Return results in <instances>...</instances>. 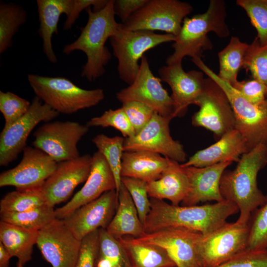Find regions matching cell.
<instances>
[{
    "label": "cell",
    "mask_w": 267,
    "mask_h": 267,
    "mask_svg": "<svg viewBox=\"0 0 267 267\" xmlns=\"http://www.w3.org/2000/svg\"><path fill=\"white\" fill-rule=\"evenodd\" d=\"M151 209L144 224L145 233L170 227H182L206 235L226 222L237 213L238 206L224 199L214 204L179 206L151 198Z\"/></svg>",
    "instance_id": "6da1fadb"
},
{
    "label": "cell",
    "mask_w": 267,
    "mask_h": 267,
    "mask_svg": "<svg viewBox=\"0 0 267 267\" xmlns=\"http://www.w3.org/2000/svg\"><path fill=\"white\" fill-rule=\"evenodd\" d=\"M86 11L88 16L86 24L81 28L78 38L64 46L63 52L68 55L75 51H83L87 56V62L81 76L93 82L105 72V67L112 57L105 44L116 33L120 23L115 20L114 0H109L99 11H94L89 7Z\"/></svg>",
    "instance_id": "7a4b0ae2"
},
{
    "label": "cell",
    "mask_w": 267,
    "mask_h": 267,
    "mask_svg": "<svg viewBox=\"0 0 267 267\" xmlns=\"http://www.w3.org/2000/svg\"><path fill=\"white\" fill-rule=\"evenodd\" d=\"M266 165L267 144H261L243 154L234 170H225L222 176L221 194L238 206L239 222H249L252 213L267 199L257 183L258 173Z\"/></svg>",
    "instance_id": "3957f363"
},
{
    "label": "cell",
    "mask_w": 267,
    "mask_h": 267,
    "mask_svg": "<svg viewBox=\"0 0 267 267\" xmlns=\"http://www.w3.org/2000/svg\"><path fill=\"white\" fill-rule=\"evenodd\" d=\"M226 17V6L223 0H211L205 12L186 17L172 44L174 52L167 58L166 64L182 63L185 56L201 58L203 52L213 46L208 36L210 32L220 38L230 35Z\"/></svg>",
    "instance_id": "277c9868"
},
{
    "label": "cell",
    "mask_w": 267,
    "mask_h": 267,
    "mask_svg": "<svg viewBox=\"0 0 267 267\" xmlns=\"http://www.w3.org/2000/svg\"><path fill=\"white\" fill-rule=\"evenodd\" d=\"M27 79L36 96L59 114H73L94 106L105 97L101 89H84L63 77L29 74Z\"/></svg>",
    "instance_id": "5b68a950"
},
{
    "label": "cell",
    "mask_w": 267,
    "mask_h": 267,
    "mask_svg": "<svg viewBox=\"0 0 267 267\" xmlns=\"http://www.w3.org/2000/svg\"><path fill=\"white\" fill-rule=\"evenodd\" d=\"M191 61L226 94L234 113L235 129L245 139L249 151L259 144H267V98L260 104L252 103L231 85L222 80L201 58H192Z\"/></svg>",
    "instance_id": "8992f818"
},
{
    "label": "cell",
    "mask_w": 267,
    "mask_h": 267,
    "mask_svg": "<svg viewBox=\"0 0 267 267\" xmlns=\"http://www.w3.org/2000/svg\"><path fill=\"white\" fill-rule=\"evenodd\" d=\"M175 40L176 36L169 34L127 30L120 23L116 33L109 39L113 55L118 61L117 71L120 79L131 85L137 74L139 60L144 53L161 44Z\"/></svg>",
    "instance_id": "52a82bcc"
},
{
    "label": "cell",
    "mask_w": 267,
    "mask_h": 267,
    "mask_svg": "<svg viewBox=\"0 0 267 267\" xmlns=\"http://www.w3.org/2000/svg\"><path fill=\"white\" fill-rule=\"evenodd\" d=\"M192 10V5L184 1L149 0L121 26L127 30L160 31L176 37L184 19Z\"/></svg>",
    "instance_id": "ba28073f"
},
{
    "label": "cell",
    "mask_w": 267,
    "mask_h": 267,
    "mask_svg": "<svg viewBox=\"0 0 267 267\" xmlns=\"http://www.w3.org/2000/svg\"><path fill=\"white\" fill-rule=\"evenodd\" d=\"M249 222H226L211 232L202 235L198 253L202 267H214L247 248Z\"/></svg>",
    "instance_id": "9c48e42d"
},
{
    "label": "cell",
    "mask_w": 267,
    "mask_h": 267,
    "mask_svg": "<svg viewBox=\"0 0 267 267\" xmlns=\"http://www.w3.org/2000/svg\"><path fill=\"white\" fill-rule=\"evenodd\" d=\"M196 105L199 109L191 117L193 126L211 131L218 139L235 129L234 115L227 95L211 78H205L204 90Z\"/></svg>",
    "instance_id": "30bf717a"
},
{
    "label": "cell",
    "mask_w": 267,
    "mask_h": 267,
    "mask_svg": "<svg viewBox=\"0 0 267 267\" xmlns=\"http://www.w3.org/2000/svg\"><path fill=\"white\" fill-rule=\"evenodd\" d=\"M87 125L75 121L47 122L34 133L32 143L57 163L80 156L77 145L89 131Z\"/></svg>",
    "instance_id": "8fae6325"
},
{
    "label": "cell",
    "mask_w": 267,
    "mask_h": 267,
    "mask_svg": "<svg viewBox=\"0 0 267 267\" xmlns=\"http://www.w3.org/2000/svg\"><path fill=\"white\" fill-rule=\"evenodd\" d=\"M161 82L160 78L152 73L148 59L144 55L134 82L118 92L116 98L122 103L131 101L143 103L160 115L171 120L173 119L174 102Z\"/></svg>",
    "instance_id": "7c38bea8"
},
{
    "label": "cell",
    "mask_w": 267,
    "mask_h": 267,
    "mask_svg": "<svg viewBox=\"0 0 267 267\" xmlns=\"http://www.w3.org/2000/svg\"><path fill=\"white\" fill-rule=\"evenodd\" d=\"M59 113L35 96L27 113L0 134V165L6 166L14 161L26 147L31 132L41 122H48Z\"/></svg>",
    "instance_id": "4fadbf2b"
},
{
    "label": "cell",
    "mask_w": 267,
    "mask_h": 267,
    "mask_svg": "<svg viewBox=\"0 0 267 267\" xmlns=\"http://www.w3.org/2000/svg\"><path fill=\"white\" fill-rule=\"evenodd\" d=\"M171 120L155 113L150 122L134 135L125 138L124 151L145 150L158 153L178 163L186 161L183 145L172 137Z\"/></svg>",
    "instance_id": "5bb4252c"
},
{
    "label": "cell",
    "mask_w": 267,
    "mask_h": 267,
    "mask_svg": "<svg viewBox=\"0 0 267 267\" xmlns=\"http://www.w3.org/2000/svg\"><path fill=\"white\" fill-rule=\"evenodd\" d=\"M36 245L52 267H75L81 241L62 220L55 219L39 231Z\"/></svg>",
    "instance_id": "9a60e30c"
},
{
    "label": "cell",
    "mask_w": 267,
    "mask_h": 267,
    "mask_svg": "<svg viewBox=\"0 0 267 267\" xmlns=\"http://www.w3.org/2000/svg\"><path fill=\"white\" fill-rule=\"evenodd\" d=\"M57 163L42 150L26 146L20 162L0 175V187L12 186L17 190L41 188L56 169Z\"/></svg>",
    "instance_id": "2e32d148"
},
{
    "label": "cell",
    "mask_w": 267,
    "mask_h": 267,
    "mask_svg": "<svg viewBox=\"0 0 267 267\" xmlns=\"http://www.w3.org/2000/svg\"><path fill=\"white\" fill-rule=\"evenodd\" d=\"M202 235L199 232L185 228L170 227L144 233L136 238L163 248L176 267H202L198 253Z\"/></svg>",
    "instance_id": "e0dca14e"
},
{
    "label": "cell",
    "mask_w": 267,
    "mask_h": 267,
    "mask_svg": "<svg viewBox=\"0 0 267 267\" xmlns=\"http://www.w3.org/2000/svg\"><path fill=\"white\" fill-rule=\"evenodd\" d=\"M91 165L92 156L89 154L57 163L41 188L46 204L54 207L67 201L76 187L86 181Z\"/></svg>",
    "instance_id": "ac0fdd59"
},
{
    "label": "cell",
    "mask_w": 267,
    "mask_h": 267,
    "mask_svg": "<svg viewBox=\"0 0 267 267\" xmlns=\"http://www.w3.org/2000/svg\"><path fill=\"white\" fill-rule=\"evenodd\" d=\"M118 204L116 189L110 190L78 208L62 220L74 236L81 241L95 230L106 229L116 213Z\"/></svg>",
    "instance_id": "d6986e66"
},
{
    "label": "cell",
    "mask_w": 267,
    "mask_h": 267,
    "mask_svg": "<svg viewBox=\"0 0 267 267\" xmlns=\"http://www.w3.org/2000/svg\"><path fill=\"white\" fill-rule=\"evenodd\" d=\"M158 74L161 81L171 88L175 105L173 118L183 116L190 105H196L203 93L204 73L195 70L185 72L182 63H177L162 66Z\"/></svg>",
    "instance_id": "ffe728a7"
},
{
    "label": "cell",
    "mask_w": 267,
    "mask_h": 267,
    "mask_svg": "<svg viewBox=\"0 0 267 267\" xmlns=\"http://www.w3.org/2000/svg\"><path fill=\"white\" fill-rule=\"evenodd\" d=\"M114 189L113 173L103 155L97 151L92 156L91 170L85 184L66 204L55 209L56 218L63 220L80 207Z\"/></svg>",
    "instance_id": "44dd1931"
},
{
    "label": "cell",
    "mask_w": 267,
    "mask_h": 267,
    "mask_svg": "<svg viewBox=\"0 0 267 267\" xmlns=\"http://www.w3.org/2000/svg\"><path fill=\"white\" fill-rule=\"evenodd\" d=\"M232 163L224 162L202 168L192 166L183 168L188 178L189 188L186 196L181 202L182 205L192 206L200 202L223 200L220 191V180L223 173Z\"/></svg>",
    "instance_id": "7402d4cb"
},
{
    "label": "cell",
    "mask_w": 267,
    "mask_h": 267,
    "mask_svg": "<svg viewBox=\"0 0 267 267\" xmlns=\"http://www.w3.org/2000/svg\"><path fill=\"white\" fill-rule=\"evenodd\" d=\"M248 151L245 139L236 129H234L215 143L197 151L180 166L183 168H202L224 162H238L241 156Z\"/></svg>",
    "instance_id": "603a6c76"
},
{
    "label": "cell",
    "mask_w": 267,
    "mask_h": 267,
    "mask_svg": "<svg viewBox=\"0 0 267 267\" xmlns=\"http://www.w3.org/2000/svg\"><path fill=\"white\" fill-rule=\"evenodd\" d=\"M171 159L145 150L124 151L121 177L149 182L159 179L169 167Z\"/></svg>",
    "instance_id": "cb8c5ba5"
},
{
    "label": "cell",
    "mask_w": 267,
    "mask_h": 267,
    "mask_svg": "<svg viewBox=\"0 0 267 267\" xmlns=\"http://www.w3.org/2000/svg\"><path fill=\"white\" fill-rule=\"evenodd\" d=\"M74 0H37V11L40 26L39 35L43 41V51L52 63L58 61L54 51L52 38L58 34V24L61 15L71 13Z\"/></svg>",
    "instance_id": "d4e9b609"
},
{
    "label": "cell",
    "mask_w": 267,
    "mask_h": 267,
    "mask_svg": "<svg viewBox=\"0 0 267 267\" xmlns=\"http://www.w3.org/2000/svg\"><path fill=\"white\" fill-rule=\"evenodd\" d=\"M189 188V181L184 168L179 163L171 160L170 164L161 177L147 183L150 198L167 199L174 205H179L186 196Z\"/></svg>",
    "instance_id": "484cf974"
},
{
    "label": "cell",
    "mask_w": 267,
    "mask_h": 267,
    "mask_svg": "<svg viewBox=\"0 0 267 267\" xmlns=\"http://www.w3.org/2000/svg\"><path fill=\"white\" fill-rule=\"evenodd\" d=\"M118 196V207L106 230L116 239L128 235L135 238L142 236L145 233L144 226L130 194L122 183Z\"/></svg>",
    "instance_id": "4316f807"
},
{
    "label": "cell",
    "mask_w": 267,
    "mask_h": 267,
    "mask_svg": "<svg viewBox=\"0 0 267 267\" xmlns=\"http://www.w3.org/2000/svg\"><path fill=\"white\" fill-rule=\"evenodd\" d=\"M38 233L39 231L28 230L0 222V242L12 257L17 258V267H24L31 261Z\"/></svg>",
    "instance_id": "83f0119b"
},
{
    "label": "cell",
    "mask_w": 267,
    "mask_h": 267,
    "mask_svg": "<svg viewBox=\"0 0 267 267\" xmlns=\"http://www.w3.org/2000/svg\"><path fill=\"white\" fill-rule=\"evenodd\" d=\"M125 248L132 267H176L165 249L135 237L117 239Z\"/></svg>",
    "instance_id": "f1b7e54d"
},
{
    "label": "cell",
    "mask_w": 267,
    "mask_h": 267,
    "mask_svg": "<svg viewBox=\"0 0 267 267\" xmlns=\"http://www.w3.org/2000/svg\"><path fill=\"white\" fill-rule=\"evenodd\" d=\"M248 45L238 37H232L227 45L218 54L220 65L218 75L231 86L238 81V74L243 67Z\"/></svg>",
    "instance_id": "f546056e"
},
{
    "label": "cell",
    "mask_w": 267,
    "mask_h": 267,
    "mask_svg": "<svg viewBox=\"0 0 267 267\" xmlns=\"http://www.w3.org/2000/svg\"><path fill=\"white\" fill-rule=\"evenodd\" d=\"M27 13L20 5L2 1L0 3V53L13 44V38L27 20Z\"/></svg>",
    "instance_id": "4dcf8cb0"
},
{
    "label": "cell",
    "mask_w": 267,
    "mask_h": 267,
    "mask_svg": "<svg viewBox=\"0 0 267 267\" xmlns=\"http://www.w3.org/2000/svg\"><path fill=\"white\" fill-rule=\"evenodd\" d=\"M54 207L44 204L21 212L0 213V221L26 229L39 231L56 218Z\"/></svg>",
    "instance_id": "1f68e13d"
},
{
    "label": "cell",
    "mask_w": 267,
    "mask_h": 267,
    "mask_svg": "<svg viewBox=\"0 0 267 267\" xmlns=\"http://www.w3.org/2000/svg\"><path fill=\"white\" fill-rule=\"evenodd\" d=\"M125 138L119 136L109 137L104 134L96 135L92 140L108 163L116 182V190L118 193L121 185L122 159L124 152Z\"/></svg>",
    "instance_id": "d6a6232c"
},
{
    "label": "cell",
    "mask_w": 267,
    "mask_h": 267,
    "mask_svg": "<svg viewBox=\"0 0 267 267\" xmlns=\"http://www.w3.org/2000/svg\"><path fill=\"white\" fill-rule=\"evenodd\" d=\"M41 188L7 193L0 200V213L21 212L46 204Z\"/></svg>",
    "instance_id": "836d02e7"
},
{
    "label": "cell",
    "mask_w": 267,
    "mask_h": 267,
    "mask_svg": "<svg viewBox=\"0 0 267 267\" xmlns=\"http://www.w3.org/2000/svg\"><path fill=\"white\" fill-rule=\"evenodd\" d=\"M97 256L107 260L112 267H132L124 247L105 228L99 229Z\"/></svg>",
    "instance_id": "e575fe53"
},
{
    "label": "cell",
    "mask_w": 267,
    "mask_h": 267,
    "mask_svg": "<svg viewBox=\"0 0 267 267\" xmlns=\"http://www.w3.org/2000/svg\"><path fill=\"white\" fill-rule=\"evenodd\" d=\"M242 68L267 88V44H261L257 37L248 45Z\"/></svg>",
    "instance_id": "d590c367"
},
{
    "label": "cell",
    "mask_w": 267,
    "mask_h": 267,
    "mask_svg": "<svg viewBox=\"0 0 267 267\" xmlns=\"http://www.w3.org/2000/svg\"><path fill=\"white\" fill-rule=\"evenodd\" d=\"M236 3L246 12L260 44H267V0H237Z\"/></svg>",
    "instance_id": "8d00e7d4"
},
{
    "label": "cell",
    "mask_w": 267,
    "mask_h": 267,
    "mask_svg": "<svg viewBox=\"0 0 267 267\" xmlns=\"http://www.w3.org/2000/svg\"><path fill=\"white\" fill-rule=\"evenodd\" d=\"M247 248L267 250V195L265 203L251 216Z\"/></svg>",
    "instance_id": "74e56055"
},
{
    "label": "cell",
    "mask_w": 267,
    "mask_h": 267,
    "mask_svg": "<svg viewBox=\"0 0 267 267\" xmlns=\"http://www.w3.org/2000/svg\"><path fill=\"white\" fill-rule=\"evenodd\" d=\"M87 125L89 127H113L120 131L125 138L135 134L134 130L122 107L106 110L100 116L92 118Z\"/></svg>",
    "instance_id": "f35d334b"
},
{
    "label": "cell",
    "mask_w": 267,
    "mask_h": 267,
    "mask_svg": "<svg viewBox=\"0 0 267 267\" xmlns=\"http://www.w3.org/2000/svg\"><path fill=\"white\" fill-rule=\"evenodd\" d=\"M31 102L10 91H0V111L4 119L3 129L15 123L28 111Z\"/></svg>",
    "instance_id": "ab89813d"
},
{
    "label": "cell",
    "mask_w": 267,
    "mask_h": 267,
    "mask_svg": "<svg viewBox=\"0 0 267 267\" xmlns=\"http://www.w3.org/2000/svg\"><path fill=\"white\" fill-rule=\"evenodd\" d=\"M121 181L130 194L140 220L144 226L151 205L147 192V182L134 178L125 177L121 178Z\"/></svg>",
    "instance_id": "60d3db41"
},
{
    "label": "cell",
    "mask_w": 267,
    "mask_h": 267,
    "mask_svg": "<svg viewBox=\"0 0 267 267\" xmlns=\"http://www.w3.org/2000/svg\"><path fill=\"white\" fill-rule=\"evenodd\" d=\"M214 267H267V250L247 248Z\"/></svg>",
    "instance_id": "b9f144b4"
},
{
    "label": "cell",
    "mask_w": 267,
    "mask_h": 267,
    "mask_svg": "<svg viewBox=\"0 0 267 267\" xmlns=\"http://www.w3.org/2000/svg\"><path fill=\"white\" fill-rule=\"evenodd\" d=\"M122 107L134 129L135 134L150 122L155 113L149 106L135 101L122 103Z\"/></svg>",
    "instance_id": "7bdbcfd3"
},
{
    "label": "cell",
    "mask_w": 267,
    "mask_h": 267,
    "mask_svg": "<svg viewBox=\"0 0 267 267\" xmlns=\"http://www.w3.org/2000/svg\"><path fill=\"white\" fill-rule=\"evenodd\" d=\"M99 229L95 230L81 240V245L75 267H95L98 252Z\"/></svg>",
    "instance_id": "ee69618b"
},
{
    "label": "cell",
    "mask_w": 267,
    "mask_h": 267,
    "mask_svg": "<svg viewBox=\"0 0 267 267\" xmlns=\"http://www.w3.org/2000/svg\"><path fill=\"white\" fill-rule=\"evenodd\" d=\"M244 98L254 104H260L267 98V88L259 81H238L232 86Z\"/></svg>",
    "instance_id": "f6af8a7d"
},
{
    "label": "cell",
    "mask_w": 267,
    "mask_h": 267,
    "mask_svg": "<svg viewBox=\"0 0 267 267\" xmlns=\"http://www.w3.org/2000/svg\"><path fill=\"white\" fill-rule=\"evenodd\" d=\"M108 1L109 0H74L72 10L70 15L66 17L64 22V30H70L84 10L92 6L93 11H99L103 8Z\"/></svg>",
    "instance_id": "bcb514c9"
},
{
    "label": "cell",
    "mask_w": 267,
    "mask_h": 267,
    "mask_svg": "<svg viewBox=\"0 0 267 267\" xmlns=\"http://www.w3.org/2000/svg\"><path fill=\"white\" fill-rule=\"evenodd\" d=\"M149 0H114L115 15L124 23L134 13L144 6Z\"/></svg>",
    "instance_id": "7dc6e473"
},
{
    "label": "cell",
    "mask_w": 267,
    "mask_h": 267,
    "mask_svg": "<svg viewBox=\"0 0 267 267\" xmlns=\"http://www.w3.org/2000/svg\"><path fill=\"white\" fill-rule=\"evenodd\" d=\"M11 256L0 242V267H9Z\"/></svg>",
    "instance_id": "c3c4849f"
},
{
    "label": "cell",
    "mask_w": 267,
    "mask_h": 267,
    "mask_svg": "<svg viewBox=\"0 0 267 267\" xmlns=\"http://www.w3.org/2000/svg\"></svg>",
    "instance_id": "681fc988"
}]
</instances>
